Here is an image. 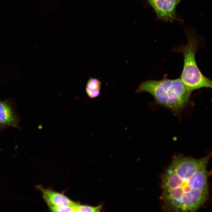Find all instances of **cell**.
<instances>
[{
  "instance_id": "obj_5",
  "label": "cell",
  "mask_w": 212,
  "mask_h": 212,
  "mask_svg": "<svg viewBox=\"0 0 212 212\" xmlns=\"http://www.w3.org/2000/svg\"><path fill=\"white\" fill-rule=\"evenodd\" d=\"M19 118L9 102L0 100V127H19Z\"/></svg>"
},
{
  "instance_id": "obj_6",
  "label": "cell",
  "mask_w": 212,
  "mask_h": 212,
  "mask_svg": "<svg viewBox=\"0 0 212 212\" xmlns=\"http://www.w3.org/2000/svg\"><path fill=\"white\" fill-rule=\"evenodd\" d=\"M37 188L41 192L48 206L67 205L72 206L75 203L62 194L40 186H37Z\"/></svg>"
},
{
  "instance_id": "obj_3",
  "label": "cell",
  "mask_w": 212,
  "mask_h": 212,
  "mask_svg": "<svg viewBox=\"0 0 212 212\" xmlns=\"http://www.w3.org/2000/svg\"><path fill=\"white\" fill-rule=\"evenodd\" d=\"M186 34L188 43L174 48L173 51L182 54L184 65L180 79L191 92L203 87L212 89V81L201 72L196 63V52L202 47L204 39L198 35L196 29L192 26L183 28Z\"/></svg>"
},
{
  "instance_id": "obj_2",
  "label": "cell",
  "mask_w": 212,
  "mask_h": 212,
  "mask_svg": "<svg viewBox=\"0 0 212 212\" xmlns=\"http://www.w3.org/2000/svg\"><path fill=\"white\" fill-rule=\"evenodd\" d=\"M136 92L150 93L158 104L168 108L175 114L186 106L192 92L180 78L170 79L166 76L160 80H149L142 82Z\"/></svg>"
},
{
  "instance_id": "obj_9",
  "label": "cell",
  "mask_w": 212,
  "mask_h": 212,
  "mask_svg": "<svg viewBox=\"0 0 212 212\" xmlns=\"http://www.w3.org/2000/svg\"><path fill=\"white\" fill-rule=\"evenodd\" d=\"M101 82L98 79L90 78L88 80L86 87L89 89L100 90Z\"/></svg>"
},
{
  "instance_id": "obj_4",
  "label": "cell",
  "mask_w": 212,
  "mask_h": 212,
  "mask_svg": "<svg viewBox=\"0 0 212 212\" xmlns=\"http://www.w3.org/2000/svg\"><path fill=\"white\" fill-rule=\"evenodd\" d=\"M182 0H146L155 11L158 19L165 22L178 21L182 23L183 20L176 14V9Z\"/></svg>"
},
{
  "instance_id": "obj_7",
  "label": "cell",
  "mask_w": 212,
  "mask_h": 212,
  "mask_svg": "<svg viewBox=\"0 0 212 212\" xmlns=\"http://www.w3.org/2000/svg\"><path fill=\"white\" fill-rule=\"evenodd\" d=\"M74 212H98L102 208L101 205L93 207L85 205L79 204L75 202L72 206Z\"/></svg>"
},
{
  "instance_id": "obj_1",
  "label": "cell",
  "mask_w": 212,
  "mask_h": 212,
  "mask_svg": "<svg viewBox=\"0 0 212 212\" xmlns=\"http://www.w3.org/2000/svg\"><path fill=\"white\" fill-rule=\"evenodd\" d=\"M208 156L195 159L175 156L161 178L163 208L169 211H195L206 201L208 191L200 189L196 172L206 165Z\"/></svg>"
},
{
  "instance_id": "obj_10",
  "label": "cell",
  "mask_w": 212,
  "mask_h": 212,
  "mask_svg": "<svg viewBox=\"0 0 212 212\" xmlns=\"http://www.w3.org/2000/svg\"><path fill=\"white\" fill-rule=\"evenodd\" d=\"M86 91L88 96L91 98L97 97L100 94V91L97 90H93L86 88Z\"/></svg>"
},
{
  "instance_id": "obj_8",
  "label": "cell",
  "mask_w": 212,
  "mask_h": 212,
  "mask_svg": "<svg viewBox=\"0 0 212 212\" xmlns=\"http://www.w3.org/2000/svg\"><path fill=\"white\" fill-rule=\"evenodd\" d=\"M49 209L53 212H74L73 208L71 206H49Z\"/></svg>"
}]
</instances>
